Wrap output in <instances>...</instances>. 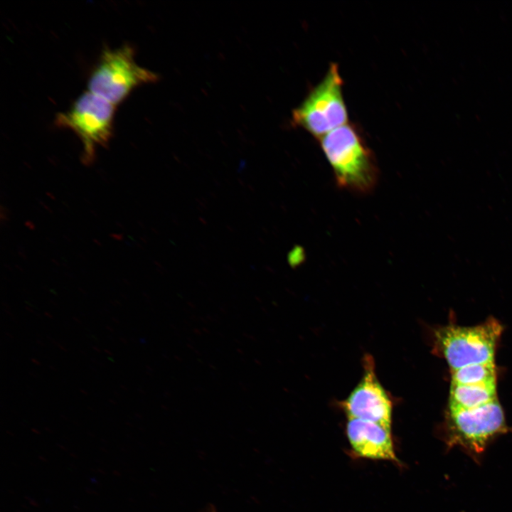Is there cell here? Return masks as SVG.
Returning <instances> with one entry per match:
<instances>
[{
    "instance_id": "7",
    "label": "cell",
    "mask_w": 512,
    "mask_h": 512,
    "mask_svg": "<svg viewBox=\"0 0 512 512\" xmlns=\"http://www.w3.org/2000/svg\"><path fill=\"white\" fill-rule=\"evenodd\" d=\"M363 373L341 406L348 418L359 419L391 429L393 403L380 383L373 357L365 355Z\"/></svg>"
},
{
    "instance_id": "10",
    "label": "cell",
    "mask_w": 512,
    "mask_h": 512,
    "mask_svg": "<svg viewBox=\"0 0 512 512\" xmlns=\"http://www.w3.org/2000/svg\"><path fill=\"white\" fill-rule=\"evenodd\" d=\"M452 383L457 385H485L496 383L494 362L470 364L451 371Z\"/></svg>"
},
{
    "instance_id": "6",
    "label": "cell",
    "mask_w": 512,
    "mask_h": 512,
    "mask_svg": "<svg viewBox=\"0 0 512 512\" xmlns=\"http://www.w3.org/2000/svg\"><path fill=\"white\" fill-rule=\"evenodd\" d=\"M116 105L90 91L83 92L65 112L55 118L58 127L73 131L84 148V159L90 161L95 146H106L113 133Z\"/></svg>"
},
{
    "instance_id": "2",
    "label": "cell",
    "mask_w": 512,
    "mask_h": 512,
    "mask_svg": "<svg viewBox=\"0 0 512 512\" xmlns=\"http://www.w3.org/2000/svg\"><path fill=\"white\" fill-rule=\"evenodd\" d=\"M158 75L139 66L129 46L105 49L87 82L88 90L114 104L122 102L137 87L155 82Z\"/></svg>"
},
{
    "instance_id": "8",
    "label": "cell",
    "mask_w": 512,
    "mask_h": 512,
    "mask_svg": "<svg viewBox=\"0 0 512 512\" xmlns=\"http://www.w3.org/2000/svg\"><path fill=\"white\" fill-rule=\"evenodd\" d=\"M346 432L351 449L358 457L398 462L391 429L369 421L348 418Z\"/></svg>"
},
{
    "instance_id": "3",
    "label": "cell",
    "mask_w": 512,
    "mask_h": 512,
    "mask_svg": "<svg viewBox=\"0 0 512 512\" xmlns=\"http://www.w3.org/2000/svg\"><path fill=\"white\" fill-rule=\"evenodd\" d=\"M501 331V325L494 319L474 326L449 324L434 331V346L452 371L470 364L494 362Z\"/></svg>"
},
{
    "instance_id": "1",
    "label": "cell",
    "mask_w": 512,
    "mask_h": 512,
    "mask_svg": "<svg viewBox=\"0 0 512 512\" xmlns=\"http://www.w3.org/2000/svg\"><path fill=\"white\" fill-rule=\"evenodd\" d=\"M320 143L341 188L368 193L375 187V159L353 126L346 124L334 129L321 137Z\"/></svg>"
},
{
    "instance_id": "4",
    "label": "cell",
    "mask_w": 512,
    "mask_h": 512,
    "mask_svg": "<svg viewBox=\"0 0 512 512\" xmlns=\"http://www.w3.org/2000/svg\"><path fill=\"white\" fill-rule=\"evenodd\" d=\"M342 85L338 65L331 63L321 81L293 110L294 124L318 138L346 124L348 112L342 95Z\"/></svg>"
},
{
    "instance_id": "9",
    "label": "cell",
    "mask_w": 512,
    "mask_h": 512,
    "mask_svg": "<svg viewBox=\"0 0 512 512\" xmlns=\"http://www.w3.org/2000/svg\"><path fill=\"white\" fill-rule=\"evenodd\" d=\"M496 400V383L457 385L451 383L448 410H469Z\"/></svg>"
},
{
    "instance_id": "5",
    "label": "cell",
    "mask_w": 512,
    "mask_h": 512,
    "mask_svg": "<svg viewBox=\"0 0 512 512\" xmlns=\"http://www.w3.org/2000/svg\"><path fill=\"white\" fill-rule=\"evenodd\" d=\"M444 429L449 448L459 447L475 458L482 455L495 437L507 432L497 400L474 409L448 410Z\"/></svg>"
}]
</instances>
